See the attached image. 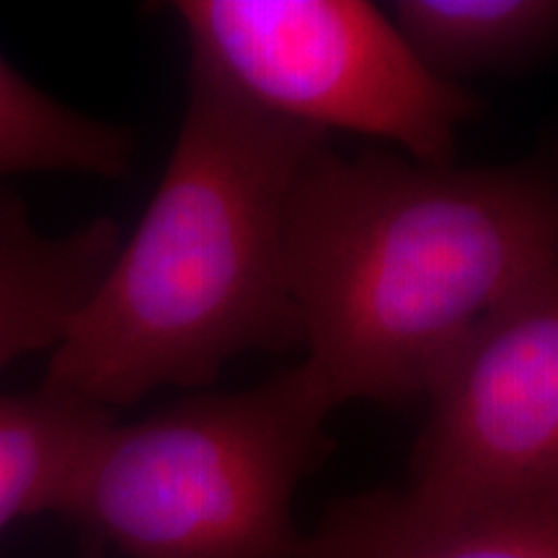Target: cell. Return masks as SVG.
<instances>
[{
  "instance_id": "cell-5",
  "label": "cell",
  "mask_w": 558,
  "mask_h": 558,
  "mask_svg": "<svg viewBox=\"0 0 558 558\" xmlns=\"http://www.w3.org/2000/svg\"><path fill=\"white\" fill-rule=\"evenodd\" d=\"M409 488L478 497L558 481V264L481 320L424 396Z\"/></svg>"
},
{
  "instance_id": "cell-9",
  "label": "cell",
  "mask_w": 558,
  "mask_h": 558,
  "mask_svg": "<svg viewBox=\"0 0 558 558\" xmlns=\"http://www.w3.org/2000/svg\"><path fill=\"white\" fill-rule=\"evenodd\" d=\"M65 390L0 393V533L32 514H54L88 445L114 422Z\"/></svg>"
},
{
  "instance_id": "cell-3",
  "label": "cell",
  "mask_w": 558,
  "mask_h": 558,
  "mask_svg": "<svg viewBox=\"0 0 558 558\" xmlns=\"http://www.w3.org/2000/svg\"><path fill=\"white\" fill-rule=\"evenodd\" d=\"M333 407L303 362L235 393L107 424L54 514L122 558H298L292 501Z\"/></svg>"
},
{
  "instance_id": "cell-1",
  "label": "cell",
  "mask_w": 558,
  "mask_h": 558,
  "mask_svg": "<svg viewBox=\"0 0 558 558\" xmlns=\"http://www.w3.org/2000/svg\"><path fill=\"white\" fill-rule=\"evenodd\" d=\"M284 264L333 409L424 399L481 320L558 264V148L458 169L324 143L292 190Z\"/></svg>"
},
{
  "instance_id": "cell-10",
  "label": "cell",
  "mask_w": 558,
  "mask_h": 558,
  "mask_svg": "<svg viewBox=\"0 0 558 558\" xmlns=\"http://www.w3.org/2000/svg\"><path fill=\"white\" fill-rule=\"evenodd\" d=\"M132 158V130L65 107L0 54V181L29 173L124 179Z\"/></svg>"
},
{
  "instance_id": "cell-11",
  "label": "cell",
  "mask_w": 558,
  "mask_h": 558,
  "mask_svg": "<svg viewBox=\"0 0 558 558\" xmlns=\"http://www.w3.org/2000/svg\"><path fill=\"white\" fill-rule=\"evenodd\" d=\"M81 558H111V554L109 550H104L101 546H96V543L86 541V550H83Z\"/></svg>"
},
{
  "instance_id": "cell-4",
  "label": "cell",
  "mask_w": 558,
  "mask_h": 558,
  "mask_svg": "<svg viewBox=\"0 0 558 558\" xmlns=\"http://www.w3.org/2000/svg\"><path fill=\"white\" fill-rule=\"evenodd\" d=\"M207 68L241 99L331 137H378L429 166L456 163L478 99L424 65L365 0H179L166 5Z\"/></svg>"
},
{
  "instance_id": "cell-7",
  "label": "cell",
  "mask_w": 558,
  "mask_h": 558,
  "mask_svg": "<svg viewBox=\"0 0 558 558\" xmlns=\"http://www.w3.org/2000/svg\"><path fill=\"white\" fill-rule=\"evenodd\" d=\"M120 246L117 220L47 235L16 194L0 192V369L60 344Z\"/></svg>"
},
{
  "instance_id": "cell-2",
  "label": "cell",
  "mask_w": 558,
  "mask_h": 558,
  "mask_svg": "<svg viewBox=\"0 0 558 558\" xmlns=\"http://www.w3.org/2000/svg\"><path fill=\"white\" fill-rule=\"evenodd\" d=\"M324 143L190 62L158 190L41 383L114 414L158 388H205L246 352L300 347L284 228Z\"/></svg>"
},
{
  "instance_id": "cell-8",
  "label": "cell",
  "mask_w": 558,
  "mask_h": 558,
  "mask_svg": "<svg viewBox=\"0 0 558 558\" xmlns=\"http://www.w3.org/2000/svg\"><path fill=\"white\" fill-rule=\"evenodd\" d=\"M383 11L432 73L460 86L558 50V0H393Z\"/></svg>"
},
{
  "instance_id": "cell-6",
  "label": "cell",
  "mask_w": 558,
  "mask_h": 558,
  "mask_svg": "<svg viewBox=\"0 0 558 558\" xmlns=\"http://www.w3.org/2000/svg\"><path fill=\"white\" fill-rule=\"evenodd\" d=\"M298 558H558V481L478 497L354 494L326 509Z\"/></svg>"
}]
</instances>
